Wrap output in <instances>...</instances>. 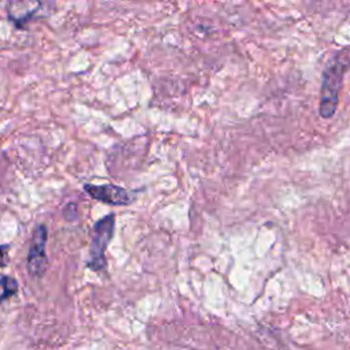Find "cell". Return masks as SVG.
<instances>
[{
    "label": "cell",
    "instance_id": "2",
    "mask_svg": "<svg viewBox=\"0 0 350 350\" xmlns=\"http://www.w3.org/2000/svg\"><path fill=\"white\" fill-rule=\"evenodd\" d=\"M115 215L111 212L94 223L93 235L89 245V258L86 267L92 271H103L107 268L105 250L113 237Z\"/></svg>",
    "mask_w": 350,
    "mask_h": 350
},
{
    "label": "cell",
    "instance_id": "4",
    "mask_svg": "<svg viewBox=\"0 0 350 350\" xmlns=\"http://www.w3.org/2000/svg\"><path fill=\"white\" fill-rule=\"evenodd\" d=\"M83 190L96 201L109 205H129L131 202L130 193L118 185H92L85 183Z\"/></svg>",
    "mask_w": 350,
    "mask_h": 350
},
{
    "label": "cell",
    "instance_id": "6",
    "mask_svg": "<svg viewBox=\"0 0 350 350\" xmlns=\"http://www.w3.org/2000/svg\"><path fill=\"white\" fill-rule=\"evenodd\" d=\"M10 262V243L0 245V268L7 267Z\"/></svg>",
    "mask_w": 350,
    "mask_h": 350
},
{
    "label": "cell",
    "instance_id": "1",
    "mask_svg": "<svg viewBox=\"0 0 350 350\" xmlns=\"http://www.w3.org/2000/svg\"><path fill=\"white\" fill-rule=\"evenodd\" d=\"M347 46L338 51L325 64L323 71V83L319 103V113L323 119H331L338 108V97L343 75L347 70Z\"/></svg>",
    "mask_w": 350,
    "mask_h": 350
},
{
    "label": "cell",
    "instance_id": "5",
    "mask_svg": "<svg viewBox=\"0 0 350 350\" xmlns=\"http://www.w3.org/2000/svg\"><path fill=\"white\" fill-rule=\"evenodd\" d=\"M18 280L8 275L0 276V304L18 293Z\"/></svg>",
    "mask_w": 350,
    "mask_h": 350
},
{
    "label": "cell",
    "instance_id": "3",
    "mask_svg": "<svg viewBox=\"0 0 350 350\" xmlns=\"http://www.w3.org/2000/svg\"><path fill=\"white\" fill-rule=\"evenodd\" d=\"M46 239H48L46 226L45 224L36 226L31 235V242H30L27 262H26L27 272L33 278H41L48 268V257L45 253Z\"/></svg>",
    "mask_w": 350,
    "mask_h": 350
}]
</instances>
